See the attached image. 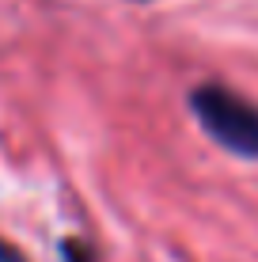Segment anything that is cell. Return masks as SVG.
<instances>
[{
    "mask_svg": "<svg viewBox=\"0 0 258 262\" xmlns=\"http://www.w3.org/2000/svg\"><path fill=\"white\" fill-rule=\"evenodd\" d=\"M190 106L201 129L236 156H258V106L224 84L194 88Z\"/></svg>",
    "mask_w": 258,
    "mask_h": 262,
    "instance_id": "6da1fadb",
    "label": "cell"
},
{
    "mask_svg": "<svg viewBox=\"0 0 258 262\" xmlns=\"http://www.w3.org/2000/svg\"><path fill=\"white\" fill-rule=\"evenodd\" d=\"M0 262H27V258H23V251H19V247H12V243L0 239Z\"/></svg>",
    "mask_w": 258,
    "mask_h": 262,
    "instance_id": "7a4b0ae2",
    "label": "cell"
}]
</instances>
